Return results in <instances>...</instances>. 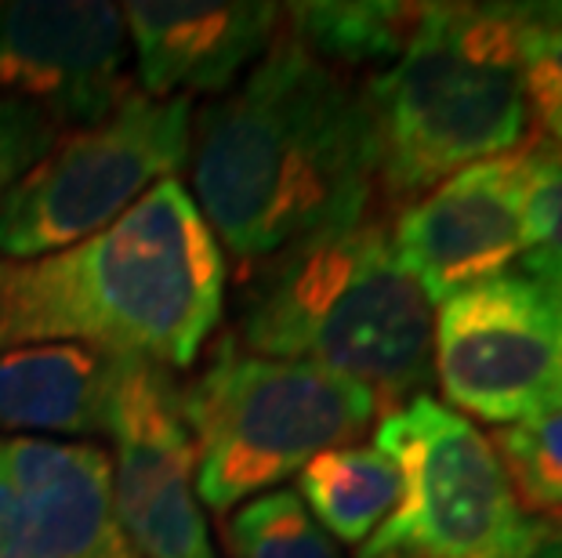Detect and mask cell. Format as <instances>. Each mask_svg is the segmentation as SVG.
I'll return each mask as SVG.
<instances>
[{
  "mask_svg": "<svg viewBox=\"0 0 562 558\" xmlns=\"http://www.w3.org/2000/svg\"><path fill=\"white\" fill-rule=\"evenodd\" d=\"M189 168L218 247L269 261L367 218L378 189L367 94L280 33L244 84L193 113Z\"/></svg>",
  "mask_w": 562,
  "mask_h": 558,
  "instance_id": "1",
  "label": "cell"
},
{
  "mask_svg": "<svg viewBox=\"0 0 562 558\" xmlns=\"http://www.w3.org/2000/svg\"><path fill=\"white\" fill-rule=\"evenodd\" d=\"M222 305V247L178 178L66 251L0 261V349L66 341L186 371Z\"/></svg>",
  "mask_w": 562,
  "mask_h": 558,
  "instance_id": "2",
  "label": "cell"
},
{
  "mask_svg": "<svg viewBox=\"0 0 562 558\" xmlns=\"http://www.w3.org/2000/svg\"><path fill=\"white\" fill-rule=\"evenodd\" d=\"M432 301L363 218L286 247L250 276L236 344L269 360L319 366L396 410L432 385Z\"/></svg>",
  "mask_w": 562,
  "mask_h": 558,
  "instance_id": "3",
  "label": "cell"
},
{
  "mask_svg": "<svg viewBox=\"0 0 562 558\" xmlns=\"http://www.w3.org/2000/svg\"><path fill=\"white\" fill-rule=\"evenodd\" d=\"M522 4H425L414 41L367 84L378 185L396 204L530 138Z\"/></svg>",
  "mask_w": 562,
  "mask_h": 558,
  "instance_id": "4",
  "label": "cell"
},
{
  "mask_svg": "<svg viewBox=\"0 0 562 558\" xmlns=\"http://www.w3.org/2000/svg\"><path fill=\"white\" fill-rule=\"evenodd\" d=\"M178 407L196 449V497L214 512L291 479L327 449L352 446L378 418L367 388L319 366L255 355L236 338L178 388Z\"/></svg>",
  "mask_w": 562,
  "mask_h": 558,
  "instance_id": "5",
  "label": "cell"
},
{
  "mask_svg": "<svg viewBox=\"0 0 562 558\" xmlns=\"http://www.w3.org/2000/svg\"><path fill=\"white\" fill-rule=\"evenodd\" d=\"M374 446L400 468L403 493L356 558H533L552 540L494 443L447 402L417 396L385 410Z\"/></svg>",
  "mask_w": 562,
  "mask_h": 558,
  "instance_id": "6",
  "label": "cell"
},
{
  "mask_svg": "<svg viewBox=\"0 0 562 558\" xmlns=\"http://www.w3.org/2000/svg\"><path fill=\"white\" fill-rule=\"evenodd\" d=\"M193 102L131 91L102 121L58 138L0 207V261L66 251L182 171Z\"/></svg>",
  "mask_w": 562,
  "mask_h": 558,
  "instance_id": "7",
  "label": "cell"
},
{
  "mask_svg": "<svg viewBox=\"0 0 562 558\" xmlns=\"http://www.w3.org/2000/svg\"><path fill=\"white\" fill-rule=\"evenodd\" d=\"M432 377L450 410L501 429L559 407V316L544 283L505 272L442 301Z\"/></svg>",
  "mask_w": 562,
  "mask_h": 558,
  "instance_id": "8",
  "label": "cell"
},
{
  "mask_svg": "<svg viewBox=\"0 0 562 558\" xmlns=\"http://www.w3.org/2000/svg\"><path fill=\"white\" fill-rule=\"evenodd\" d=\"M544 135L469 163L400 207L392 247L432 305L497 280L526 251V204L544 160Z\"/></svg>",
  "mask_w": 562,
  "mask_h": 558,
  "instance_id": "9",
  "label": "cell"
},
{
  "mask_svg": "<svg viewBox=\"0 0 562 558\" xmlns=\"http://www.w3.org/2000/svg\"><path fill=\"white\" fill-rule=\"evenodd\" d=\"M110 501L121 540L138 558H218L196 497V449L164 366L124 363L110 432Z\"/></svg>",
  "mask_w": 562,
  "mask_h": 558,
  "instance_id": "10",
  "label": "cell"
},
{
  "mask_svg": "<svg viewBox=\"0 0 562 558\" xmlns=\"http://www.w3.org/2000/svg\"><path fill=\"white\" fill-rule=\"evenodd\" d=\"M127 47L121 4H0V99L26 102L58 124H94L131 94Z\"/></svg>",
  "mask_w": 562,
  "mask_h": 558,
  "instance_id": "11",
  "label": "cell"
},
{
  "mask_svg": "<svg viewBox=\"0 0 562 558\" xmlns=\"http://www.w3.org/2000/svg\"><path fill=\"white\" fill-rule=\"evenodd\" d=\"M121 544L102 449L0 435V558H110Z\"/></svg>",
  "mask_w": 562,
  "mask_h": 558,
  "instance_id": "12",
  "label": "cell"
},
{
  "mask_svg": "<svg viewBox=\"0 0 562 558\" xmlns=\"http://www.w3.org/2000/svg\"><path fill=\"white\" fill-rule=\"evenodd\" d=\"M135 47L142 91L153 99L233 91L280 37V4H157L131 0L121 8Z\"/></svg>",
  "mask_w": 562,
  "mask_h": 558,
  "instance_id": "13",
  "label": "cell"
},
{
  "mask_svg": "<svg viewBox=\"0 0 562 558\" xmlns=\"http://www.w3.org/2000/svg\"><path fill=\"white\" fill-rule=\"evenodd\" d=\"M124 363L66 341L0 349V429L105 435Z\"/></svg>",
  "mask_w": 562,
  "mask_h": 558,
  "instance_id": "14",
  "label": "cell"
},
{
  "mask_svg": "<svg viewBox=\"0 0 562 558\" xmlns=\"http://www.w3.org/2000/svg\"><path fill=\"white\" fill-rule=\"evenodd\" d=\"M297 497L323 533L341 544H360L400 504V468L378 446H338L297 471Z\"/></svg>",
  "mask_w": 562,
  "mask_h": 558,
  "instance_id": "15",
  "label": "cell"
},
{
  "mask_svg": "<svg viewBox=\"0 0 562 558\" xmlns=\"http://www.w3.org/2000/svg\"><path fill=\"white\" fill-rule=\"evenodd\" d=\"M422 19L425 4H381V0L283 8V26H291V37L334 69L396 62L414 41Z\"/></svg>",
  "mask_w": 562,
  "mask_h": 558,
  "instance_id": "16",
  "label": "cell"
},
{
  "mask_svg": "<svg viewBox=\"0 0 562 558\" xmlns=\"http://www.w3.org/2000/svg\"><path fill=\"white\" fill-rule=\"evenodd\" d=\"M233 558H341L294 490L258 493L229 519Z\"/></svg>",
  "mask_w": 562,
  "mask_h": 558,
  "instance_id": "17",
  "label": "cell"
},
{
  "mask_svg": "<svg viewBox=\"0 0 562 558\" xmlns=\"http://www.w3.org/2000/svg\"><path fill=\"white\" fill-rule=\"evenodd\" d=\"M490 443L526 512H562V402L519 424H508Z\"/></svg>",
  "mask_w": 562,
  "mask_h": 558,
  "instance_id": "18",
  "label": "cell"
},
{
  "mask_svg": "<svg viewBox=\"0 0 562 558\" xmlns=\"http://www.w3.org/2000/svg\"><path fill=\"white\" fill-rule=\"evenodd\" d=\"M522 8V91L544 127L562 110V4Z\"/></svg>",
  "mask_w": 562,
  "mask_h": 558,
  "instance_id": "19",
  "label": "cell"
},
{
  "mask_svg": "<svg viewBox=\"0 0 562 558\" xmlns=\"http://www.w3.org/2000/svg\"><path fill=\"white\" fill-rule=\"evenodd\" d=\"M519 261L526 276L562 269V149L552 138L526 204V251Z\"/></svg>",
  "mask_w": 562,
  "mask_h": 558,
  "instance_id": "20",
  "label": "cell"
},
{
  "mask_svg": "<svg viewBox=\"0 0 562 558\" xmlns=\"http://www.w3.org/2000/svg\"><path fill=\"white\" fill-rule=\"evenodd\" d=\"M63 138V124L26 102L0 99V207L22 178Z\"/></svg>",
  "mask_w": 562,
  "mask_h": 558,
  "instance_id": "21",
  "label": "cell"
},
{
  "mask_svg": "<svg viewBox=\"0 0 562 558\" xmlns=\"http://www.w3.org/2000/svg\"><path fill=\"white\" fill-rule=\"evenodd\" d=\"M533 280H541L548 294L555 301V316H559V363H562V269H548V272H537Z\"/></svg>",
  "mask_w": 562,
  "mask_h": 558,
  "instance_id": "22",
  "label": "cell"
},
{
  "mask_svg": "<svg viewBox=\"0 0 562 558\" xmlns=\"http://www.w3.org/2000/svg\"><path fill=\"white\" fill-rule=\"evenodd\" d=\"M544 138H552L555 146L562 149V110H559V113L552 116V121L544 124Z\"/></svg>",
  "mask_w": 562,
  "mask_h": 558,
  "instance_id": "23",
  "label": "cell"
},
{
  "mask_svg": "<svg viewBox=\"0 0 562 558\" xmlns=\"http://www.w3.org/2000/svg\"><path fill=\"white\" fill-rule=\"evenodd\" d=\"M544 522H548V533H552V540H562V512L544 515Z\"/></svg>",
  "mask_w": 562,
  "mask_h": 558,
  "instance_id": "24",
  "label": "cell"
},
{
  "mask_svg": "<svg viewBox=\"0 0 562 558\" xmlns=\"http://www.w3.org/2000/svg\"><path fill=\"white\" fill-rule=\"evenodd\" d=\"M533 558H562V540H548Z\"/></svg>",
  "mask_w": 562,
  "mask_h": 558,
  "instance_id": "25",
  "label": "cell"
},
{
  "mask_svg": "<svg viewBox=\"0 0 562 558\" xmlns=\"http://www.w3.org/2000/svg\"><path fill=\"white\" fill-rule=\"evenodd\" d=\"M110 558H138V555H135V551H131V548H127V544H121V548H116V551H113Z\"/></svg>",
  "mask_w": 562,
  "mask_h": 558,
  "instance_id": "26",
  "label": "cell"
}]
</instances>
